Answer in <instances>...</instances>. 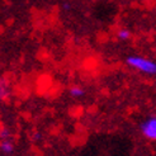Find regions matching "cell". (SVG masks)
<instances>
[{
    "label": "cell",
    "instance_id": "6da1fadb",
    "mask_svg": "<svg viewBox=\"0 0 156 156\" xmlns=\"http://www.w3.org/2000/svg\"><path fill=\"white\" fill-rule=\"evenodd\" d=\"M126 62L132 69L138 70V71H141L144 74L156 75V62L150 58L141 57V56H128Z\"/></svg>",
    "mask_w": 156,
    "mask_h": 156
},
{
    "label": "cell",
    "instance_id": "7a4b0ae2",
    "mask_svg": "<svg viewBox=\"0 0 156 156\" xmlns=\"http://www.w3.org/2000/svg\"><path fill=\"white\" fill-rule=\"evenodd\" d=\"M142 135L151 141H156V115H151L141 123Z\"/></svg>",
    "mask_w": 156,
    "mask_h": 156
},
{
    "label": "cell",
    "instance_id": "3957f363",
    "mask_svg": "<svg viewBox=\"0 0 156 156\" xmlns=\"http://www.w3.org/2000/svg\"><path fill=\"white\" fill-rule=\"evenodd\" d=\"M69 93H70V95L71 97H75V98H79V97H83L84 95V89L83 88H80V87H71L69 89Z\"/></svg>",
    "mask_w": 156,
    "mask_h": 156
},
{
    "label": "cell",
    "instance_id": "277c9868",
    "mask_svg": "<svg viewBox=\"0 0 156 156\" xmlns=\"http://www.w3.org/2000/svg\"><path fill=\"white\" fill-rule=\"evenodd\" d=\"M117 37H118V40H121V41H126L131 37V32L128 29H119L118 33H117Z\"/></svg>",
    "mask_w": 156,
    "mask_h": 156
},
{
    "label": "cell",
    "instance_id": "5b68a950",
    "mask_svg": "<svg viewBox=\"0 0 156 156\" xmlns=\"http://www.w3.org/2000/svg\"><path fill=\"white\" fill-rule=\"evenodd\" d=\"M0 150H2L3 152H5V154H9V152L13 151V145L9 141H3L2 144H0Z\"/></svg>",
    "mask_w": 156,
    "mask_h": 156
},
{
    "label": "cell",
    "instance_id": "8992f818",
    "mask_svg": "<svg viewBox=\"0 0 156 156\" xmlns=\"http://www.w3.org/2000/svg\"><path fill=\"white\" fill-rule=\"evenodd\" d=\"M5 94H6V93H5V89H3V87L0 85V99H3Z\"/></svg>",
    "mask_w": 156,
    "mask_h": 156
}]
</instances>
